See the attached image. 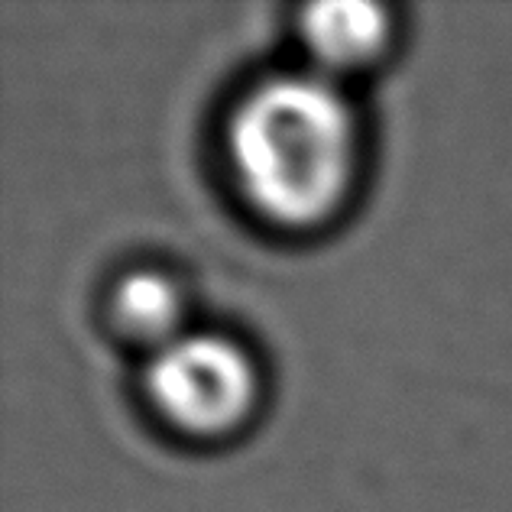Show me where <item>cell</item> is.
<instances>
[{"label": "cell", "instance_id": "cell-3", "mask_svg": "<svg viewBox=\"0 0 512 512\" xmlns=\"http://www.w3.org/2000/svg\"><path fill=\"white\" fill-rule=\"evenodd\" d=\"M302 39L321 75L370 65L389 43V10L370 0H325L302 10Z\"/></svg>", "mask_w": 512, "mask_h": 512}, {"label": "cell", "instance_id": "cell-4", "mask_svg": "<svg viewBox=\"0 0 512 512\" xmlns=\"http://www.w3.org/2000/svg\"><path fill=\"white\" fill-rule=\"evenodd\" d=\"M111 315L124 338L153 350L175 341L185 331V299L179 282L163 269L150 266L130 269L117 279L111 292Z\"/></svg>", "mask_w": 512, "mask_h": 512}, {"label": "cell", "instance_id": "cell-2", "mask_svg": "<svg viewBox=\"0 0 512 512\" xmlns=\"http://www.w3.org/2000/svg\"><path fill=\"white\" fill-rule=\"evenodd\" d=\"M143 386L163 422L188 438L231 435L250 419L260 396L247 347L214 331H182L153 350Z\"/></svg>", "mask_w": 512, "mask_h": 512}, {"label": "cell", "instance_id": "cell-1", "mask_svg": "<svg viewBox=\"0 0 512 512\" xmlns=\"http://www.w3.org/2000/svg\"><path fill=\"white\" fill-rule=\"evenodd\" d=\"M237 195L266 224H328L360 175V120L338 78L279 72L240 94L224 130Z\"/></svg>", "mask_w": 512, "mask_h": 512}]
</instances>
